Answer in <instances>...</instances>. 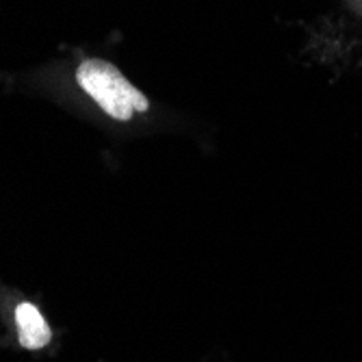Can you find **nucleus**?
I'll return each mask as SVG.
<instances>
[{
  "instance_id": "nucleus-1",
  "label": "nucleus",
  "mask_w": 362,
  "mask_h": 362,
  "mask_svg": "<svg viewBox=\"0 0 362 362\" xmlns=\"http://www.w3.org/2000/svg\"><path fill=\"white\" fill-rule=\"evenodd\" d=\"M76 83L109 117L126 122L150 109L148 98L128 78L103 59H85L76 70Z\"/></svg>"
},
{
  "instance_id": "nucleus-2",
  "label": "nucleus",
  "mask_w": 362,
  "mask_h": 362,
  "mask_svg": "<svg viewBox=\"0 0 362 362\" xmlns=\"http://www.w3.org/2000/svg\"><path fill=\"white\" fill-rule=\"evenodd\" d=\"M16 323H18L20 345L26 349H42L52 339V330L48 327L46 319L28 302H24L16 308Z\"/></svg>"
}]
</instances>
